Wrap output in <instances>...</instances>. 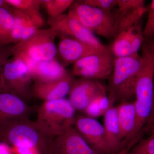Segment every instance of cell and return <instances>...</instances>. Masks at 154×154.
<instances>
[{
    "label": "cell",
    "instance_id": "6da1fadb",
    "mask_svg": "<svg viewBox=\"0 0 154 154\" xmlns=\"http://www.w3.org/2000/svg\"><path fill=\"white\" fill-rule=\"evenodd\" d=\"M141 66L138 74L135 88L134 104L136 113L135 126L128 138L126 145L131 141L147 124L152 107L154 78V52L151 46L146 45L143 48Z\"/></svg>",
    "mask_w": 154,
    "mask_h": 154
},
{
    "label": "cell",
    "instance_id": "7a4b0ae2",
    "mask_svg": "<svg viewBox=\"0 0 154 154\" xmlns=\"http://www.w3.org/2000/svg\"><path fill=\"white\" fill-rule=\"evenodd\" d=\"M52 140L28 118L0 121V141L12 147L35 148L42 154H51Z\"/></svg>",
    "mask_w": 154,
    "mask_h": 154
},
{
    "label": "cell",
    "instance_id": "3957f363",
    "mask_svg": "<svg viewBox=\"0 0 154 154\" xmlns=\"http://www.w3.org/2000/svg\"><path fill=\"white\" fill-rule=\"evenodd\" d=\"M141 63V57L138 54L115 58L107 88L111 105L116 102H130L135 96L136 82Z\"/></svg>",
    "mask_w": 154,
    "mask_h": 154
},
{
    "label": "cell",
    "instance_id": "277c9868",
    "mask_svg": "<svg viewBox=\"0 0 154 154\" xmlns=\"http://www.w3.org/2000/svg\"><path fill=\"white\" fill-rule=\"evenodd\" d=\"M75 111L65 98L44 102L37 109L35 122L48 137L53 139L74 125Z\"/></svg>",
    "mask_w": 154,
    "mask_h": 154
},
{
    "label": "cell",
    "instance_id": "5b68a950",
    "mask_svg": "<svg viewBox=\"0 0 154 154\" xmlns=\"http://www.w3.org/2000/svg\"><path fill=\"white\" fill-rule=\"evenodd\" d=\"M70 8L68 14L93 33L107 38H114L117 36L112 11L94 8L80 2H74Z\"/></svg>",
    "mask_w": 154,
    "mask_h": 154
},
{
    "label": "cell",
    "instance_id": "8992f818",
    "mask_svg": "<svg viewBox=\"0 0 154 154\" xmlns=\"http://www.w3.org/2000/svg\"><path fill=\"white\" fill-rule=\"evenodd\" d=\"M56 34L51 28L37 30L33 36L13 46L14 57L36 61L54 59L57 49L54 43Z\"/></svg>",
    "mask_w": 154,
    "mask_h": 154
},
{
    "label": "cell",
    "instance_id": "52a82bcc",
    "mask_svg": "<svg viewBox=\"0 0 154 154\" xmlns=\"http://www.w3.org/2000/svg\"><path fill=\"white\" fill-rule=\"evenodd\" d=\"M0 90L17 95L27 102L32 95L33 81L27 65L19 58L7 61L2 68Z\"/></svg>",
    "mask_w": 154,
    "mask_h": 154
},
{
    "label": "cell",
    "instance_id": "ba28073f",
    "mask_svg": "<svg viewBox=\"0 0 154 154\" xmlns=\"http://www.w3.org/2000/svg\"><path fill=\"white\" fill-rule=\"evenodd\" d=\"M115 58L110 48L88 56L74 64L73 74L82 79L97 80L109 78Z\"/></svg>",
    "mask_w": 154,
    "mask_h": 154
},
{
    "label": "cell",
    "instance_id": "9c48e42d",
    "mask_svg": "<svg viewBox=\"0 0 154 154\" xmlns=\"http://www.w3.org/2000/svg\"><path fill=\"white\" fill-rule=\"evenodd\" d=\"M48 23L56 36H59L61 38L77 39L99 49H104L107 47L102 44L91 30L68 14L50 18Z\"/></svg>",
    "mask_w": 154,
    "mask_h": 154
},
{
    "label": "cell",
    "instance_id": "30bf717a",
    "mask_svg": "<svg viewBox=\"0 0 154 154\" xmlns=\"http://www.w3.org/2000/svg\"><path fill=\"white\" fill-rule=\"evenodd\" d=\"M75 127L88 143L99 154H111L104 126L95 118L76 116Z\"/></svg>",
    "mask_w": 154,
    "mask_h": 154
},
{
    "label": "cell",
    "instance_id": "8fae6325",
    "mask_svg": "<svg viewBox=\"0 0 154 154\" xmlns=\"http://www.w3.org/2000/svg\"><path fill=\"white\" fill-rule=\"evenodd\" d=\"M51 154H99L74 126L53 139Z\"/></svg>",
    "mask_w": 154,
    "mask_h": 154
},
{
    "label": "cell",
    "instance_id": "7c38bea8",
    "mask_svg": "<svg viewBox=\"0 0 154 154\" xmlns=\"http://www.w3.org/2000/svg\"><path fill=\"white\" fill-rule=\"evenodd\" d=\"M69 94V101L75 109L84 111L94 99L106 95V90L97 80L82 79L75 81Z\"/></svg>",
    "mask_w": 154,
    "mask_h": 154
},
{
    "label": "cell",
    "instance_id": "4fadbf2b",
    "mask_svg": "<svg viewBox=\"0 0 154 154\" xmlns=\"http://www.w3.org/2000/svg\"><path fill=\"white\" fill-rule=\"evenodd\" d=\"M14 18L12 41L17 43L25 41L33 36L44 24L39 12H29L13 8Z\"/></svg>",
    "mask_w": 154,
    "mask_h": 154
},
{
    "label": "cell",
    "instance_id": "5bb4252c",
    "mask_svg": "<svg viewBox=\"0 0 154 154\" xmlns=\"http://www.w3.org/2000/svg\"><path fill=\"white\" fill-rule=\"evenodd\" d=\"M118 8L112 11L117 35L139 22L147 11L142 0H117Z\"/></svg>",
    "mask_w": 154,
    "mask_h": 154
},
{
    "label": "cell",
    "instance_id": "9a60e30c",
    "mask_svg": "<svg viewBox=\"0 0 154 154\" xmlns=\"http://www.w3.org/2000/svg\"><path fill=\"white\" fill-rule=\"evenodd\" d=\"M75 80L70 74L67 73L60 79L45 83H35L32 87V95L44 102L62 99L69 94Z\"/></svg>",
    "mask_w": 154,
    "mask_h": 154
},
{
    "label": "cell",
    "instance_id": "2e32d148",
    "mask_svg": "<svg viewBox=\"0 0 154 154\" xmlns=\"http://www.w3.org/2000/svg\"><path fill=\"white\" fill-rule=\"evenodd\" d=\"M35 83H45L60 79L67 72L61 64L55 59L51 60L36 61L23 60Z\"/></svg>",
    "mask_w": 154,
    "mask_h": 154
},
{
    "label": "cell",
    "instance_id": "e0dca14e",
    "mask_svg": "<svg viewBox=\"0 0 154 154\" xmlns=\"http://www.w3.org/2000/svg\"><path fill=\"white\" fill-rule=\"evenodd\" d=\"M32 110L22 98L10 92L0 90V121L28 118Z\"/></svg>",
    "mask_w": 154,
    "mask_h": 154
},
{
    "label": "cell",
    "instance_id": "ac0fdd59",
    "mask_svg": "<svg viewBox=\"0 0 154 154\" xmlns=\"http://www.w3.org/2000/svg\"><path fill=\"white\" fill-rule=\"evenodd\" d=\"M105 49H99L73 38H63L60 41L58 50L64 63L68 65Z\"/></svg>",
    "mask_w": 154,
    "mask_h": 154
},
{
    "label": "cell",
    "instance_id": "d6986e66",
    "mask_svg": "<svg viewBox=\"0 0 154 154\" xmlns=\"http://www.w3.org/2000/svg\"><path fill=\"white\" fill-rule=\"evenodd\" d=\"M122 148L132 133L135 126L136 113L134 102H123L115 107Z\"/></svg>",
    "mask_w": 154,
    "mask_h": 154
},
{
    "label": "cell",
    "instance_id": "ffe728a7",
    "mask_svg": "<svg viewBox=\"0 0 154 154\" xmlns=\"http://www.w3.org/2000/svg\"><path fill=\"white\" fill-rule=\"evenodd\" d=\"M104 116L103 126L107 144L111 154H114L122 148L116 107L111 106Z\"/></svg>",
    "mask_w": 154,
    "mask_h": 154
},
{
    "label": "cell",
    "instance_id": "44dd1931",
    "mask_svg": "<svg viewBox=\"0 0 154 154\" xmlns=\"http://www.w3.org/2000/svg\"><path fill=\"white\" fill-rule=\"evenodd\" d=\"M139 22L131 28L119 33L114 38L113 44L110 48L116 58L132 55L131 44L135 34L140 25Z\"/></svg>",
    "mask_w": 154,
    "mask_h": 154
},
{
    "label": "cell",
    "instance_id": "7402d4cb",
    "mask_svg": "<svg viewBox=\"0 0 154 154\" xmlns=\"http://www.w3.org/2000/svg\"><path fill=\"white\" fill-rule=\"evenodd\" d=\"M14 18L11 11L5 7L0 8V45H7L12 41Z\"/></svg>",
    "mask_w": 154,
    "mask_h": 154
},
{
    "label": "cell",
    "instance_id": "603a6c76",
    "mask_svg": "<svg viewBox=\"0 0 154 154\" xmlns=\"http://www.w3.org/2000/svg\"><path fill=\"white\" fill-rule=\"evenodd\" d=\"M74 2L72 0H46L42 1V4L51 18H54L63 14Z\"/></svg>",
    "mask_w": 154,
    "mask_h": 154
},
{
    "label": "cell",
    "instance_id": "cb8c5ba5",
    "mask_svg": "<svg viewBox=\"0 0 154 154\" xmlns=\"http://www.w3.org/2000/svg\"><path fill=\"white\" fill-rule=\"evenodd\" d=\"M127 154H154V130L149 137L140 140Z\"/></svg>",
    "mask_w": 154,
    "mask_h": 154
},
{
    "label": "cell",
    "instance_id": "d4e9b609",
    "mask_svg": "<svg viewBox=\"0 0 154 154\" xmlns=\"http://www.w3.org/2000/svg\"><path fill=\"white\" fill-rule=\"evenodd\" d=\"M6 4L13 8L29 12H39L42 1L37 0H5Z\"/></svg>",
    "mask_w": 154,
    "mask_h": 154
},
{
    "label": "cell",
    "instance_id": "484cf974",
    "mask_svg": "<svg viewBox=\"0 0 154 154\" xmlns=\"http://www.w3.org/2000/svg\"><path fill=\"white\" fill-rule=\"evenodd\" d=\"M144 38L150 39L154 37V0L152 1L149 10L146 23L143 31Z\"/></svg>",
    "mask_w": 154,
    "mask_h": 154
},
{
    "label": "cell",
    "instance_id": "4316f807",
    "mask_svg": "<svg viewBox=\"0 0 154 154\" xmlns=\"http://www.w3.org/2000/svg\"><path fill=\"white\" fill-rule=\"evenodd\" d=\"M81 2L88 5L105 10L112 11L117 6V0H85Z\"/></svg>",
    "mask_w": 154,
    "mask_h": 154
},
{
    "label": "cell",
    "instance_id": "83f0119b",
    "mask_svg": "<svg viewBox=\"0 0 154 154\" xmlns=\"http://www.w3.org/2000/svg\"><path fill=\"white\" fill-rule=\"evenodd\" d=\"M98 97L91 102L83 111L87 116L95 118L104 115V113L102 111L99 105Z\"/></svg>",
    "mask_w": 154,
    "mask_h": 154
},
{
    "label": "cell",
    "instance_id": "f1b7e54d",
    "mask_svg": "<svg viewBox=\"0 0 154 154\" xmlns=\"http://www.w3.org/2000/svg\"><path fill=\"white\" fill-rule=\"evenodd\" d=\"M13 46L9 45H0V71L12 54Z\"/></svg>",
    "mask_w": 154,
    "mask_h": 154
},
{
    "label": "cell",
    "instance_id": "f546056e",
    "mask_svg": "<svg viewBox=\"0 0 154 154\" xmlns=\"http://www.w3.org/2000/svg\"><path fill=\"white\" fill-rule=\"evenodd\" d=\"M14 154H42L38 149L30 147H12Z\"/></svg>",
    "mask_w": 154,
    "mask_h": 154
},
{
    "label": "cell",
    "instance_id": "4dcf8cb0",
    "mask_svg": "<svg viewBox=\"0 0 154 154\" xmlns=\"http://www.w3.org/2000/svg\"><path fill=\"white\" fill-rule=\"evenodd\" d=\"M0 154H14L12 147L0 141Z\"/></svg>",
    "mask_w": 154,
    "mask_h": 154
},
{
    "label": "cell",
    "instance_id": "1f68e13d",
    "mask_svg": "<svg viewBox=\"0 0 154 154\" xmlns=\"http://www.w3.org/2000/svg\"><path fill=\"white\" fill-rule=\"evenodd\" d=\"M147 127L149 129L152 131L154 130V87H153V102L152 107V110L151 114L150 116L148 122Z\"/></svg>",
    "mask_w": 154,
    "mask_h": 154
},
{
    "label": "cell",
    "instance_id": "d6a6232c",
    "mask_svg": "<svg viewBox=\"0 0 154 154\" xmlns=\"http://www.w3.org/2000/svg\"><path fill=\"white\" fill-rule=\"evenodd\" d=\"M6 5H7L5 1L0 0V8L2 7H5Z\"/></svg>",
    "mask_w": 154,
    "mask_h": 154
},
{
    "label": "cell",
    "instance_id": "836d02e7",
    "mask_svg": "<svg viewBox=\"0 0 154 154\" xmlns=\"http://www.w3.org/2000/svg\"><path fill=\"white\" fill-rule=\"evenodd\" d=\"M151 49L152 51L154 52V42L153 43H152L151 45Z\"/></svg>",
    "mask_w": 154,
    "mask_h": 154
}]
</instances>
